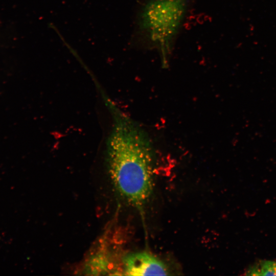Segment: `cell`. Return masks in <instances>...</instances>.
<instances>
[{"label":"cell","instance_id":"1","mask_svg":"<svg viewBox=\"0 0 276 276\" xmlns=\"http://www.w3.org/2000/svg\"><path fill=\"white\" fill-rule=\"evenodd\" d=\"M106 157L118 194L143 211L153 188L154 156L148 137L132 121L116 113L107 142Z\"/></svg>","mask_w":276,"mask_h":276},{"label":"cell","instance_id":"2","mask_svg":"<svg viewBox=\"0 0 276 276\" xmlns=\"http://www.w3.org/2000/svg\"><path fill=\"white\" fill-rule=\"evenodd\" d=\"M186 8V0H149L139 14L138 30L160 52L166 66Z\"/></svg>","mask_w":276,"mask_h":276},{"label":"cell","instance_id":"3","mask_svg":"<svg viewBox=\"0 0 276 276\" xmlns=\"http://www.w3.org/2000/svg\"><path fill=\"white\" fill-rule=\"evenodd\" d=\"M124 274L129 275H168L166 265L147 252H138L125 256L123 259Z\"/></svg>","mask_w":276,"mask_h":276},{"label":"cell","instance_id":"4","mask_svg":"<svg viewBox=\"0 0 276 276\" xmlns=\"http://www.w3.org/2000/svg\"><path fill=\"white\" fill-rule=\"evenodd\" d=\"M248 275H276V261H259L251 265L246 271Z\"/></svg>","mask_w":276,"mask_h":276}]
</instances>
